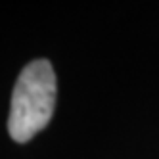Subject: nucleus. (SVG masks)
<instances>
[{
    "instance_id": "1",
    "label": "nucleus",
    "mask_w": 159,
    "mask_h": 159,
    "mask_svg": "<svg viewBox=\"0 0 159 159\" xmlns=\"http://www.w3.org/2000/svg\"><path fill=\"white\" fill-rule=\"evenodd\" d=\"M56 107V73L48 60H35L21 69L10 104L8 132L17 144L29 142L50 123Z\"/></svg>"
}]
</instances>
